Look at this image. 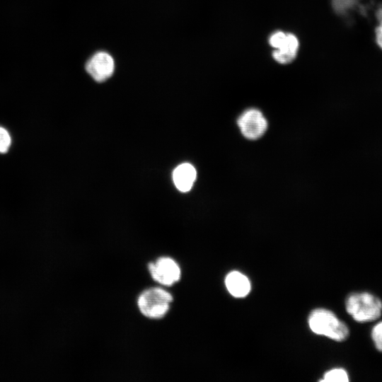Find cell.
<instances>
[{"mask_svg": "<svg viewBox=\"0 0 382 382\" xmlns=\"http://www.w3.org/2000/svg\"><path fill=\"white\" fill-rule=\"evenodd\" d=\"M308 323L311 331L337 342L345 340L349 336L347 325L331 311L316 308L309 314Z\"/></svg>", "mask_w": 382, "mask_h": 382, "instance_id": "obj_1", "label": "cell"}, {"mask_svg": "<svg viewBox=\"0 0 382 382\" xmlns=\"http://www.w3.org/2000/svg\"><path fill=\"white\" fill-rule=\"evenodd\" d=\"M347 312L359 323L378 319L382 313V301L369 292L352 293L345 301Z\"/></svg>", "mask_w": 382, "mask_h": 382, "instance_id": "obj_2", "label": "cell"}, {"mask_svg": "<svg viewBox=\"0 0 382 382\" xmlns=\"http://www.w3.org/2000/svg\"><path fill=\"white\" fill-rule=\"evenodd\" d=\"M173 296L163 289L154 287L144 291L139 297L137 304L141 313L150 318L163 317L170 308Z\"/></svg>", "mask_w": 382, "mask_h": 382, "instance_id": "obj_3", "label": "cell"}, {"mask_svg": "<svg viewBox=\"0 0 382 382\" xmlns=\"http://www.w3.org/2000/svg\"><path fill=\"white\" fill-rule=\"evenodd\" d=\"M268 42L274 48L273 59L281 64L291 63L296 57L299 49V41L291 33L282 30L273 32L269 37Z\"/></svg>", "mask_w": 382, "mask_h": 382, "instance_id": "obj_4", "label": "cell"}, {"mask_svg": "<svg viewBox=\"0 0 382 382\" xmlns=\"http://www.w3.org/2000/svg\"><path fill=\"white\" fill-rule=\"evenodd\" d=\"M242 134L249 139L262 137L267 127V122L262 112L257 109H248L243 112L237 121Z\"/></svg>", "mask_w": 382, "mask_h": 382, "instance_id": "obj_5", "label": "cell"}, {"mask_svg": "<svg viewBox=\"0 0 382 382\" xmlns=\"http://www.w3.org/2000/svg\"><path fill=\"white\" fill-rule=\"evenodd\" d=\"M149 270L153 279L163 285H172L180 279V269L170 257H161L151 262Z\"/></svg>", "mask_w": 382, "mask_h": 382, "instance_id": "obj_6", "label": "cell"}, {"mask_svg": "<svg viewBox=\"0 0 382 382\" xmlns=\"http://www.w3.org/2000/svg\"><path fill=\"white\" fill-rule=\"evenodd\" d=\"M86 69L95 81H104L110 78L114 72V59L107 52H97L87 62Z\"/></svg>", "mask_w": 382, "mask_h": 382, "instance_id": "obj_7", "label": "cell"}, {"mask_svg": "<svg viewBox=\"0 0 382 382\" xmlns=\"http://www.w3.org/2000/svg\"><path fill=\"white\" fill-rule=\"evenodd\" d=\"M225 284L228 292L237 298L247 296L251 288L249 279L238 271L229 272L226 277Z\"/></svg>", "mask_w": 382, "mask_h": 382, "instance_id": "obj_8", "label": "cell"}, {"mask_svg": "<svg viewBox=\"0 0 382 382\" xmlns=\"http://www.w3.org/2000/svg\"><path fill=\"white\" fill-rule=\"evenodd\" d=\"M196 176L195 168L187 163L179 165L173 173V179L175 187L183 192H186L191 190Z\"/></svg>", "mask_w": 382, "mask_h": 382, "instance_id": "obj_9", "label": "cell"}, {"mask_svg": "<svg viewBox=\"0 0 382 382\" xmlns=\"http://www.w3.org/2000/svg\"><path fill=\"white\" fill-rule=\"evenodd\" d=\"M321 381L328 382H347L349 377L347 371L341 368H335L328 371L324 374V378Z\"/></svg>", "mask_w": 382, "mask_h": 382, "instance_id": "obj_10", "label": "cell"}, {"mask_svg": "<svg viewBox=\"0 0 382 382\" xmlns=\"http://www.w3.org/2000/svg\"><path fill=\"white\" fill-rule=\"evenodd\" d=\"M371 336L376 348L382 352V321L374 326Z\"/></svg>", "mask_w": 382, "mask_h": 382, "instance_id": "obj_11", "label": "cell"}, {"mask_svg": "<svg viewBox=\"0 0 382 382\" xmlns=\"http://www.w3.org/2000/svg\"><path fill=\"white\" fill-rule=\"evenodd\" d=\"M11 144V137L8 132L4 127H0V154L8 151Z\"/></svg>", "mask_w": 382, "mask_h": 382, "instance_id": "obj_12", "label": "cell"}, {"mask_svg": "<svg viewBox=\"0 0 382 382\" xmlns=\"http://www.w3.org/2000/svg\"><path fill=\"white\" fill-rule=\"evenodd\" d=\"M334 9L340 13L345 12L353 4V0H331Z\"/></svg>", "mask_w": 382, "mask_h": 382, "instance_id": "obj_13", "label": "cell"}, {"mask_svg": "<svg viewBox=\"0 0 382 382\" xmlns=\"http://www.w3.org/2000/svg\"><path fill=\"white\" fill-rule=\"evenodd\" d=\"M376 18L378 25L375 29L376 42L378 47L382 50V8H380L376 13Z\"/></svg>", "mask_w": 382, "mask_h": 382, "instance_id": "obj_14", "label": "cell"}]
</instances>
